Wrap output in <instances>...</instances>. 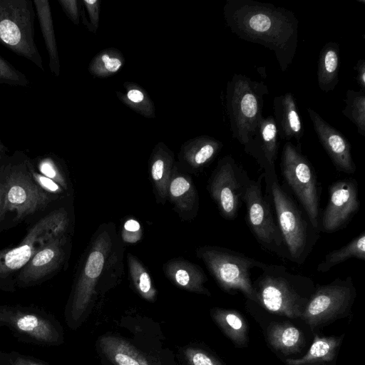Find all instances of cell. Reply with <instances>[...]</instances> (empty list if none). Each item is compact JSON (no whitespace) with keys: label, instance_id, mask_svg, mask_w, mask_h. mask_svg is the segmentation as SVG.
<instances>
[{"label":"cell","instance_id":"cell-1","mask_svg":"<svg viewBox=\"0 0 365 365\" xmlns=\"http://www.w3.org/2000/svg\"><path fill=\"white\" fill-rule=\"evenodd\" d=\"M223 16L234 34L272 51L281 71L287 70L298 43L299 21L292 11L255 0H227Z\"/></svg>","mask_w":365,"mask_h":365},{"label":"cell","instance_id":"cell-2","mask_svg":"<svg viewBox=\"0 0 365 365\" xmlns=\"http://www.w3.org/2000/svg\"><path fill=\"white\" fill-rule=\"evenodd\" d=\"M261 269V274L252 282L257 303L275 314L301 317L315 289L312 280L281 264H265Z\"/></svg>","mask_w":365,"mask_h":365},{"label":"cell","instance_id":"cell-3","mask_svg":"<svg viewBox=\"0 0 365 365\" xmlns=\"http://www.w3.org/2000/svg\"><path fill=\"white\" fill-rule=\"evenodd\" d=\"M263 178L289 260L301 264L314 245V231H310L302 210L279 183L275 168L264 171Z\"/></svg>","mask_w":365,"mask_h":365},{"label":"cell","instance_id":"cell-4","mask_svg":"<svg viewBox=\"0 0 365 365\" xmlns=\"http://www.w3.org/2000/svg\"><path fill=\"white\" fill-rule=\"evenodd\" d=\"M268 88L241 74L235 73L227 82L225 105L232 136L245 145L255 133L263 117L264 97Z\"/></svg>","mask_w":365,"mask_h":365},{"label":"cell","instance_id":"cell-5","mask_svg":"<svg viewBox=\"0 0 365 365\" xmlns=\"http://www.w3.org/2000/svg\"><path fill=\"white\" fill-rule=\"evenodd\" d=\"M31 0H0V43L43 71L34 38V16Z\"/></svg>","mask_w":365,"mask_h":365},{"label":"cell","instance_id":"cell-6","mask_svg":"<svg viewBox=\"0 0 365 365\" xmlns=\"http://www.w3.org/2000/svg\"><path fill=\"white\" fill-rule=\"evenodd\" d=\"M220 287L227 292H241L247 299L257 303L251 280V270L262 269L265 263L242 253L220 247H205L200 252Z\"/></svg>","mask_w":365,"mask_h":365},{"label":"cell","instance_id":"cell-7","mask_svg":"<svg viewBox=\"0 0 365 365\" xmlns=\"http://www.w3.org/2000/svg\"><path fill=\"white\" fill-rule=\"evenodd\" d=\"M281 170L284 180L302 205L312 227L319 232L321 187L313 166L301 151V144L295 146L290 141L284 143Z\"/></svg>","mask_w":365,"mask_h":365},{"label":"cell","instance_id":"cell-8","mask_svg":"<svg viewBox=\"0 0 365 365\" xmlns=\"http://www.w3.org/2000/svg\"><path fill=\"white\" fill-rule=\"evenodd\" d=\"M2 327L21 341L39 346H58L64 339L63 329L56 317L35 307L0 305Z\"/></svg>","mask_w":365,"mask_h":365},{"label":"cell","instance_id":"cell-9","mask_svg":"<svg viewBox=\"0 0 365 365\" xmlns=\"http://www.w3.org/2000/svg\"><path fill=\"white\" fill-rule=\"evenodd\" d=\"M262 178L263 174L257 180L250 179L244 194L242 201L246 205L247 222L262 247L289 259L270 203L262 192Z\"/></svg>","mask_w":365,"mask_h":365},{"label":"cell","instance_id":"cell-10","mask_svg":"<svg viewBox=\"0 0 365 365\" xmlns=\"http://www.w3.org/2000/svg\"><path fill=\"white\" fill-rule=\"evenodd\" d=\"M66 225L63 210H56L38 220L17 247L0 252V277L24 267L40 249L63 235Z\"/></svg>","mask_w":365,"mask_h":365},{"label":"cell","instance_id":"cell-11","mask_svg":"<svg viewBox=\"0 0 365 365\" xmlns=\"http://www.w3.org/2000/svg\"><path fill=\"white\" fill-rule=\"evenodd\" d=\"M355 296L356 289L351 277L317 285L300 318L312 328L324 324L347 312Z\"/></svg>","mask_w":365,"mask_h":365},{"label":"cell","instance_id":"cell-12","mask_svg":"<svg viewBox=\"0 0 365 365\" xmlns=\"http://www.w3.org/2000/svg\"><path fill=\"white\" fill-rule=\"evenodd\" d=\"M250 180L246 170L231 155L218 161L210 181L209 190L225 219L232 220L237 216Z\"/></svg>","mask_w":365,"mask_h":365},{"label":"cell","instance_id":"cell-13","mask_svg":"<svg viewBox=\"0 0 365 365\" xmlns=\"http://www.w3.org/2000/svg\"><path fill=\"white\" fill-rule=\"evenodd\" d=\"M106 242H97L91 250L66 308V320L72 329L81 322L94 295L96 282L106 263L108 251Z\"/></svg>","mask_w":365,"mask_h":365},{"label":"cell","instance_id":"cell-14","mask_svg":"<svg viewBox=\"0 0 365 365\" xmlns=\"http://www.w3.org/2000/svg\"><path fill=\"white\" fill-rule=\"evenodd\" d=\"M359 207L356 180L346 178L334 182L329 188V200L322 217V230L327 233L340 230L359 211Z\"/></svg>","mask_w":365,"mask_h":365},{"label":"cell","instance_id":"cell-15","mask_svg":"<svg viewBox=\"0 0 365 365\" xmlns=\"http://www.w3.org/2000/svg\"><path fill=\"white\" fill-rule=\"evenodd\" d=\"M5 195L1 211H15L16 218L21 219L42 208L48 202V196L35 184L29 176L21 172H12L6 178Z\"/></svg>","mask_w":365,"mask_h":365},{"label":"cell","instance_id":"cell-16","mask_svg":"<svg viewBox=\"0 0 365 365\" xmlns=\"http://www.w3.org/2000/svg\"><path fill=\"white\" fill-rule=\"evenodd\" d=\"M307 112L317 138L335 168L339 172L354 174L356 166L348 140L312 108H308Z\"/></svg>","mask_w":365,"mask_h":365},{"label":"cell","instance_id":"cell-17","mask_svg":"<svg viewBox=\"0 0 365 365\" xmlns=\"http://www.w3.org/2000/svg\"><path fill=\"white\" fill-rule=\"evenodd\" d=\"M264 171L275 168L279 135L272 116L262 117L252 137L243 145Z\"/></svg>","mask_w":365,"mask_h":365},{"label":"cell","instance_id":"cell-18","mask_svg":"<svg viewBox=\"0 0 365 365\" xmlns=\"http://www.w3.org/2000/svg\"><path fill=\"white\" fill-rule=\"evenodd\" d=\"M66 237L59 235L40 249L23 267L19 281L24 284L35 282L55 270L64 256Z\"/></svg>","mask_w":365,"mask_h":365},{"label":"cell","instance_id":"cell-19","mask_svg":"<svg viewBox=\"0 0 365 365\" xmlns=\"http://www.w3.org/2000/svg\"><path fill=\"white\" fill-rule=\"evenodd\" d=\"M273 111L279 138L287 141L294 139L301 144L304 128L293 94L288 92L274 97Z\"/></svg>","mask_w":365,"mask_h":365},{"label":"cell","instance_id":"cell-20","mask_svg":"<svg viewBox=\"0 0 365 365\" xmlns=\"http://www.w3.org/2000/svg\"><path fill=\"white\" fill-rule=\"evenodd\" d=\"M222 147L223 143L213 137L197 136L182 145L179 157L184 163L198 169L210 163Z\"/></svg>","mask_w":365,"mask_h":365},{"label":"cell","instance_id":"cell-21","mask_svg":"<svg viewBox=\"0 0 365 365\" xmlns=\"http://www.w3.org/2000/svg\"><path fill=\"white\" fill-rule=\"evenodd\" d=\"M99 345L102 352L114 365H153L143 353L120 337L103 336Z\"/></svg>","mask_w":365,"mask_h":365},{"label":"cell","instance_id":"cell-22","mask_svg":"<svg viewBox=\"0 0 365 365\" xmlns=\"http://www.w3.org/2000/svg\"><path fill=\"white\" fill-rule=\"evenodd\" d=\"M267 340L276 351L284 355L299 352L304 344L303 333L289 322H272L267 329Z\"/></svg>","mask_w":365,"mask_h":365},{"label":"cell","instance_id":"cell-23","mask_svg":"<svg viewBox=\"0 0 365 365\" xmlns=\"http://www.w3.org/2000/svg\"><path fill=\"white\" fill-rule=\"evenodd\" d=\"M339 46L328 42L323 46L318 60L317 82L322 91H332L339 81Z\"/></svg>","mask_w":365,"mask_h":365},{"label":"cell","instance_id":"cell-24","mask_svg":"<svg viewBox=\"0 0 365 365\" xmlns=\"http://www.w3.org/2000/svg\"><path fill=\"white\" fill-rule=\"evenodd\" d=\"M34 4L48 54L50 70L53 75L58 76L60 61L49 1L35 0Z\"/></svg>","mask_w":365,"mask_h":365},{"label":"cell","instance_id":"cell-25","mask_svg":"<svg viewBox=\"0 0 365 365\" xmlns=\"http://www.w3.org/2000/svg\"><path fill=\"white\" fill-rule=\"evenodd\" d=\"M213 320L224 334L237 346H247V325L240 313L232 309L215 308L211 312Z\"/></svg>","mask_w":365,"mask_h":365},{"label":"cell","instance_id":"cell-26","mask_svg":"<svg viewBox=\"0 0 365 365\" xmlns=\"http://www.w3.org/2000/svg\"><path fill=\"white\" fill-rule=\"evenodd\" d=\"M341 344V338L334 336L315 335L307 353L299 359H287V365H312L332 361Z\"/></svg>","mask_w":365,"mask_h":365},{"label":"cell","instance_id":"cell-27","mask_svg":"<svg viewBox=\"0 0 365 365\" xmlns=\"http://www.w3.org/2000/svg\"><path fill=\"white\" fill-rule=\"evenodd\" d=\"M351 258L365 260L364 231L343 247L327 253L317 265V270L319 272H327L334 266Z\"/></svg>","mask_w":365,"mask_h":365},{"label":"cell","instance_id":"cell-28","mask_svg":"<svg viewBox=\"0 0 365 365\" xmlns=\"http://www.w3.org/2000/svg\"><path fill=\"white\" fill-rule=\"evenodd\" d=\"M123 87L124 93L115 92L117 97L123 104L144 117L148 118L155 117L153 101L141 86L136 83L125 81Z\"/></svg>","mask_w":365,"mask_h":365},{"label":"cell","instance_id":"cell-29","mask_svg":"<svg viewBox=\"0 0 365 365\" xmlns=\"http://www.w3.org/2000/svg\"><path fill=\"white\" fill-rule=\"evenodd\" d=\"M124 63V56L118 49L108 48L101 50L93 57L88 70L96 77L108 78L116 74Z\"/></svg>","mask_w":365,"mask_h":365},{"label":"cell","instance_id":"cell-30","mask_svg":"<svg viewBox=\"0 0 365 365\" xmlns=\"http://www.w3.org/2000/svg\"><path fill=\"white\" fill-rule=\"evenodd\" d=\"M344 101L346 106L342 114L356 125L357 132L365 137V91L349 89Z\"/></svg>","mask_w":365,"mask_h":365},{"label":"cell","instance_id":"cell-31","mask_svg":"<svg viewBox=\"0 0 365 365\" xmlns=\"http://www.w3.org/2000/svg\"><path fill=\"white\" fill-rule=\"evenodd\" d=\"M171 275L178 286L190 292L210 295L209 291L203 285L207 279L206 276L197 267L191 264L180 265L175 268Z\"/></svg>","mask_w":365,"mask_h":365},{"label":"cell","instance_id":"cell-32","mask_svg":"<svg viewBox=\"0 0 365 365\" xmlns=\"http://www.w3.org/2000/svg\"><path fill=\"white\" fill-rule=\"evenodd\" d=\"M130 268L133 280L140 294L148 301H153L156 290L153 287L148 273L133 259H130Z\"/></svg>","mask_w":365,"mask_h":365},{"label":"cell","instance_id":"cell-33","mask_svg":"<svg viewBox=\"0 0 365 365\" xmlns=\"http://www.w3.org/2000/svg\"><path fill=\"white\" fill-rule=\"evenodd\" d=\"M0 83L12 86H28L26 76L0 56Z\"/></svg>","mask_w":365,"mask_h":365},{"label":"cell","instance_id":"cell-34","mask_svg":"<svg viewBox=\"0 0 365 365\" xmlns=\"http://www.w3.org/2000/svg\"><path fill=\"white\" fill-rule=\"evenodd\" d=\"M0 365H50L39 359L16 351L0 350Z\"/></svg>","mask_w":365,"mask_h":365},{"label":"cell","instance_id":"cell-35","mask_svg":"<svg viewBox=\"0 0 365 365\" xmlns=\"http://www.w3.org/2000/svg\"><path fill=\"white\" fill-rule=\"evenodd\" d=\"M184 355L190 365H223L215 356L200 349L187 348Z\"/></svg>","mask_w":365,"mask_h":365},{"label":"cell","instance_id":"cell-36","mask_svg":"<svg viewBox=\"0 0 365 365\" xmlns=\"http://www.w3.org/2000/svg\"><path fill=\"white\" fill-rule=\"evenodd\" d=\"M38 166L40 173L43 175L51 179L59 185L66 187L65 180L52 158L47 157L41 159Z\"/></svg>","mask_w":365,"mask_h":365},{"label":"cell","instance_id":"cell-37","mask_svg":"<svg viewBox=\"0 0 365 365\" xmlns=\"http://www.w3.org/2000/svg\"><path fill=\"white\" fill-rule=\"evenodd\" d=\"M101 3V1L99 0H82L94 34L96 33L99 25Z\"/></svg>","mask_w":365,"mask_h":365},{"label":"cell","instance_id":"cell-38","mask_svg":"<svg viewBox=\"0 0 365 365\" xmlns=\"http://www.w3.org/2000/svg\"><path fill=\"white\" fill-rule=\"evenodd\" d=\"M66 16L74 24L80 23V8L81 1L77 0H58Z\"/></svg>","mask_w":365,"mask_h":365},{"label":"cell","instance_id":"cell-39","mask_svg":"<svg viewBox=\"0 0 365 365\" xmlns=\"http://www.w3.org/2000/svg\"><path fill=\"white\" fill-rule=\"evenodd\" d=\"M191 188L190 182L183 176H177L170 182V192L173 197H180Z\"/></svg>","mask_w":365,"mask_h":365},{"label":"cell","instance_id":"cell-40","mask_svg":"<svg viewBox=\"0 0 365 365\" xmlns=\"http://www.w3.org/2000/svg\"><path fill=\"white\" fill-rule=\"evenodd\" d=\"M31 175L34 177L35 181L43 190L53 193H58L62 191L58 184H57L51 179L43 175L42 174L31 171Z\"/></svg>","mask_w":365,"mask_h":365},{"label":"cell","instance_id":"cell-41","mask_svg":"<svg viewBox=\"0 0 365 365\" xmlns=\"http://www.w3.org/2000/svg\"><path fill=\"white\" fill-rule=\"evenodd\" d=\"M354 68L357 73L356 82L361 90L365 91V60L364 58L359 59Z\"/></svg>","mask_w":365,"mask_h":365},{"label":"cell","instance_id":"cell-42","mask_svg":"<svg viewBox=\"0 0 365 365\" xmlns=\"http://www.w3.org/2000/svg\"><path fill=\"white\" fill-rule=\"evenodd\" d=\"M124 230L126 232L135 233L140 230V223L135 220H128L124 224Z\"/></svg>","mask_w":365,"mask_h":365},{"label":"cell","instance_id":"cell-43","mask_svg":"<svg viewBox=\"0 0 365 365\" xmlns=\"http://www.w3.org/2000/svg\"><path fill=\"white\" fill-rule=\"evenodd\" d=\"M5 195V185L4 183L0 181V213L3 207Z\"/></svg>","mask_w":365,"mask_h":365},{"label":"cell","instance_id":"cell-44","mask_svg":"<svg viewBox=\"0 0 365 365\" xmlns=\"http://www.w3.org/2000/svg\"><path fill=\"white\" fill-rule=\"evenodd\" d=\"M5 150H6V148L0 141V151L4 152Z\"/></svg>","mask_w":365,"mask_h":365},{"label":"cell","instance_id":"cell-45","mask_svg":"<svg viewBox=\"0 0 365 365\" xmlns=\"http://www.w3.org/2000/svg\"><path fill=\"white\" fill-rule=\"evenodd\" d=\"M1 155H0V159H1Z\"/></svg>","mask_w":365,"mask_h":365}]
</instances>
